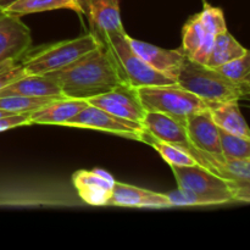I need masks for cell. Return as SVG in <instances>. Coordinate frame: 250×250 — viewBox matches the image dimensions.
Returning a JSON list of instances; mask_svg holds the SVG:
<instances>
[{
	"label": "cell",
	"mask_w": 250,
	"mask_h": 250,
	"mask_svg": "<svg viewBox=\"0 0 250 250\" xmlns=\"http://www.w3.org/2000/svg\"><path fill=\"white\" fill-rule=\"evenodd\" d=\"M55 80L66 98L88 100L124 83L111 53L99 44L71 65L46 73Z\"/></svg>",
	"instance_id": "1"
},
{
	"label": "cell",
	"mask_w": 250,
	"mask_h": 250,
	"mask_svg": "<svg viewBox=\"0 0 250 250\" xmlns=\"http://www.w3.org/2000/svg\"><path fill=\"white\" fill-rule=\"evenodd\" d=\"M176 83L211 104L239 102L249 98V85L239 84L225 77L215 68L186 58Z\"/></svg>",
	"instance_id": "2"
},
{
	"label": "cell",
	"mask_w": 250,
	"mask_h": 250,
	"mask_svg": "<svg viewBox=\"0 0 250 250\" xmlns=\"http://www.w3.org/2000/svg\"><path fill=\"white\" fill-rule=\"evenodd\" d=\"M127 36L128 34L124 28L95 38L100 45L105 46L111 53L125 83L134 88L176 83L175 80L154 70L138 54L134 53Z\"/></svg>",
	"instance_id": "3"
},
{
	"label": "cell",
	"mask_w": 250,
	"mask_h": 250,
	"mask_svg": "<svg viewBox=\"0 0 250 250\" xmlns=\"http://www.w3.org/2000/svg\"><path fill=\"white\" fill-rule=\"evenodd\" d=\"M99 46L90 33L28 50L20 63L26 75H46L61 70Z\"/></svg>",
	"instance_id": "4"
},
{
	"label": "cell",
	"mask_w": 250,
	"mask_h": 250,
	"mask_svg": "<svg viewBox=\"0 0 250 250\" xmlns=\"http://www.w3.org/2000/svg\"><path fill=\"white\" fill-rule=\"evenodd\" d=\"M146 111L160 112L185 126L190 115L209 109V104L177 83L136 88Z\"/></svg>",
	"instance_id": "5"
},
{
	"label": "cell",
	"mask_w": 250,
	"mask_h": 250,
	"mask_svg": "<svg viewBox=\"0 0 250 250\" xmlns=\"http://www.w3.org/2000/svg\"><path fill=\"white\" fill-rule=\"evenodd\" d=\"M142 126L151 136L182 149L197 161L198 165L203 166V167L208 168L209 171L222 177V164L225 161L220 163V161L214 160V159L209 158L207 154L198 150L190 142L187 131H186V127L181 125L180 122L175 121L173 119L160 114V112L146 111L143 122H142Z\"/></svg>",
	"instance_id": "6"
},
{
	"label": "cell",
	"mask_w": 250,
	"mask_h": 250,
	"mask_svg": "<svg viewBox=\"0 0 250 250\" xmlns=\"http://www.w3.org/2000/svg\"><path fill=\"white\" fill-rule=\"evenodd\" d=\"M177 181V188L198 193L224 195L232 202L249 203V193L243 192L233 183L221 176L211 172L208 168L194 164L190 166H170Z\"/></svg>",
	"instance_id": "7"
},
{
	"label": "cell",
	"mask_w": 250,
	"mask_h": 250,
	"mask_svg": "<svg viewBox=\"0 0 250 250\" xmlns=\"http://www.w3.org/2000/svg\"><path fill=\"white\" fill-rule=\"evenodd\" d=\"M65 126L109 132L136 141H141V137L144 132V127L141 124L117 117L90 104L81 110L72 119L68 120Z\"/></svg>",
	"instance_id": "8"
},
{
	"label": "cell",
	"mask_w": 250,
	"mask_h": 250,
	"mask_svg": "<svg viewBox=\"0 0 250 250\" xmlns=\"http://www.w3.org/2000/svg\"><path fill=\"white\" fill-rule=\"evenodd\" d=\"M87 102L88 104L105 110L115 116L141 125L146 112L139 100L136 88L125 82L104 94L90 98Z\"/></svg>",
	"instance_id": "9"
},
{
	"label": "cell",
	"mask_w": 250,
	"mask_h": 250,
	"mask_svg": "<svg viewBox=\"0 0 250 250\" xmlns=\"http://www.w3.org/2000/svg\"><path fill=\"white\" fill-rule=\"evenodd\" d=\"M31 45V31L21 17L0 10V65L21 60Z\"/></svg>",
	"instance_id": "10"
},
{
	"label": "cell",
	"mask_w": 250,
	"mask_h": 250,
	"mask_svg": "<svg viewBox=\"0 0 250 250\" xmlns=\"http://www.w3.org/2000/svg\"><path fill=\"white\" fill-rule=\"evenodd\" d=\"M186 131L193 146L209 158L224 163L221 146H220L219 127L212 120L209 109L190 115L186 120Z\"/></svg>",
	"instance_id": "11"
},
{
	"label": "cell",
	"mask_w": 250,
	"mask_h": 250,
	"mask_svg": "<svg viewBox=\"0 0 250 250\" xmlns=\"http://www.w3.org/2000/svg\"><path fill=\"white\" fill-rule=\"evenodd\" d=\"M115 178L102 168L80 170L73 173L72 183L83 202L94 207L109 205Z\"/></svg>",
	"instance_id": "12"
},
{
	"label": "cell",
	"mask_w": 250,
	"mask_h": 250,
	"mask_svg": "<svg viewBox=\"0 0 250 250\" xmlns=\"http://www.w3.org/2000/svg\"><path fill=\"white\" fill-rule=\"evenodd\" d=\"M216 36V32L205 24L200 15L197 14L183 26L182 46L180 49L188 59L207 65Z\"/></svg>",
	"instance_id": "13"
},
{
	"label": "cell",
	"mask_w": 250,
	"mask_h": 250,
	"mask_svg": "<svg viewBox=\"0 0 250 250\" xmlns=\"http://www.w3.org/2000/svg\"><path fill=\"white\" fill-rule=\"evenodd\" d=\"M127 39L134 53L138 54L148 65H150L158 72L176 81V77L187 58L181 49H164L146 42L137 41L129 36H127Z\"/></svg>",
	"instance_id": "14"
},
{
	"label": "cell",
	"mask_w": 250,
	"mask_h": 250,
	"mask_svg": "<svg viewBox=\"0 0 250 250\" xmlns=\"http://www.w3.org/2000/svg\"><path fill=\"white\" fill-rule=\"evenodd\" d=\"M81 7L94 38L124 29L119 0H81Z\"/></svg>",
	"instance_id": "15"
},
{
	"label": "cell",
	"mask_w": 250,
	"mask_h": 250,
	"mask_svg": "<svg viewBox=\"0 0 250 250\" xmlns=\"http://www.w3.org/2000/svg\"><path fill=\"white\" fill-rule=\"evenodd\" d=\"M109 205L125 208H148V209L172 208L165 193L151 192L136 186L125 185L117 181H115Z\"/></svg>",
	"instance_id": "16"
},
{
	"label": "cell",
	"mask_w": 250,
	"mask_h": 250,
	"mask_svg": "<svg viewBox=\"0 0 250 250\" xmlns=\"http://www.w3.org/2000/svg\"><path fill=\"white\" fill-rule=\"evenodd\" d=\"M87 100L73 99V98H58L48 103L41 109L31 112L29 122L31 125H61L65 126L66 122L78 114L82 109L88 106Z\"/></svg>",
	"instance_id": "17"
},
{
	"label": "cell",
	"mask_w": 250,
	"mask_h": 250,
	"mask_svg": "<svg viewBox=\"0 0 250 250\" xmlns=\"http://www.w3.org/2000/svg\"><path fill=\"white\" fill-rule=\"evenodd\" d=\"M2 95L23 97H63L60 87L49 75H24L0 90Z\"/></svg>",
	"instance_id": "18"
},
{
	"label": "cell",
	"mask_w": 250,
	"mask_h": 250,
	"mask_svg": "<svg viewBox=\"0 0 250 250\" xmlns=\"http://www.w3.org/2000/svg\"><path fill=\"white\" fill-rule=\"evenodd\" d=\"M239 102H225L211 104L209 106L210 115L219 128L250 139L249 127L239 109Z\"/></svg>",
	"instance_id": "19"
},
{
	"label": "cell",
	"mask_w": 250,
	"mask_h": 250,
	"mask_svg": "<svg viewBox=\"0 0 250 250\" xmlns=\"http://www.w3.org/2000/svg\"><path fill=\"white\" fill-rule=\"evenodd\" d=\"M68 9L82 15L81 0H19L15 4L10 5L2 11L14 16H24L34 12L50 11V10Z\"/></svg>",
	"instance_id": "20"
},
{
	"label": "cell",
	"mask_w": 250,
	"mask_h": 250,
	"mask_svg": "<svg viewBox=\"0 0 250 250\" xmlns=\"http://www.w3.org/2000/svg\"><path fill=\"white\" fill-rule=\"evenodd\" d=\"M247 51H248V49L241 45V43H238L229 31H225L215 37L214 46H212V50L210 53L207 66L212 68L219 67V66L224 65V63L233 60V59L239 58Z\"/></svg>",
	"instance_id": "21"
},
{
	"label": "cell",
	"mask_w": 250,
	"mask_h": 250,
	"mask_svg": "<svg viewBox=\"0 0 250 250\" xmlns=\"http://www.w3.org/2000/svg\"><path fill=\"white\" fill-rule=\"evenodd\" d=\"M173 207H204V205H220L232 203L229 198L224 195L208 194V193H198L192 190L177 188L176 190L165 193Z\"/></svg>",
	"instance_id": "22"
},
{
	"label": "cell",
	"mask_w": 250,
	"mask_h": 250,
	"mask_svg": "<svg viewBox=\"0 0 250 250\" xmlns=\"http://www.w3.org/2000/svg\"><path fill=\"white\" fill-rule=\"evenodd\" d=\"M141 142L153 146L160 154L161 158L170 166H190L197 164V161L189 154L186 153L185 150L172 146V144H168L166 142L155 138L149 132H146V129H144L143 134H142Z\"/></svg>",
	"instance_id": "23"
},
{
	"label": "cell",
	"mask_w": 250,
	"mask_h": 250,
	"mask_svg": "<svg viewBox=\"0 0 250 250\" xmlns=\"http://www.w3.org/2000/svg\"><path fill=\"white\" fill-rule=\"evenodd\" d=\"M63 97H23V95H2L0 97V110L21 114V112H33L41 109L48 103Z\"/></svg>",
	"instance_id": "24"
},
{
	"label": "cell",
	"mask_w": 250,
	"mask_h": 250,
	"mask_svg": "<svg viewBox=\"0 0 250 250\" xmlns=\"http://www.w3.org/2000/svg\"><path fill=\"white\" fill-rule=\"evenodd\" d=\"M220 146L225 160L250 159V139L229 133L219 128Z\"/></svg>",
	"instance_id": "25"
},
{
	"label": "cell",
	"mask_w": 250,
	"mask_h": 250,
	"mask_svg": "<svg viewBox=\"0 0 250 250\" xmlns=\"http://www.w3.org/2000/svg\"><path fill=\"white\" fill-rule=\"evenodd\" d=\"M221 75L239 84L250 85V53L249 50L239 58L215 67Z\"/></svg>",
	"instance_id": "26"
},
{
	"label": "cell",
	"mask_w": 250,
	"mask_h": 250,
	"mask_svg": "<svg viewBox=\"0 0 250 250\" xmlns=\"http://www.w3.org/2000/svg\"><path fill=\"white\" fill-rule=\"evenodd\" d=\"M23 67L17 61H9L0 65V90L17 78L24 76Z\"/></svg>",
	"instance_id": "27"
},
{
	"label": "cell",
	"mask_w": 250,
	"mask_h": 250,
	"mask_svg": "<svg viewBox=\"0 0 250 250\" xmlns=\"http://www.w3.org/2000/svg\"><path fill=\"white\" fill-rule=\"evenodd\" d=\"M31 112H21V114H10L0 117V132L15 128V127L31 125L29 122Z\"/></svg>",
	"instance_id": "28"
},
{
	"label": "cell",
	"mask_w": 250,
	"mask_h": 250,
	"mask_svg": "<svg viewBox=\"0 0 250 250\" xmlns=\"http://www.w3.org/2000/svg\"><path fill=\"white\" fill-rule=\"evenodd\" d=\"M16 1H19V0H0V10H5Z\"/></svg>",
	"instance_id": "29"
},
{
	"label": "cell",
	"mask_w": 250,
	"mask_h": 250,
	"mask_svg": "<svg viewBox=\"0 0 250 250\" xmlns=\"http://www.w3.org/2000/svg\"><path fill=\"white\" fill-rule=\"evenodd\" d=\"M10 114H12V112H7V111H4V110H0V117L5 116V115H10Z\"/></svg>",
	"instance_id": "30"
}]
</instances>
